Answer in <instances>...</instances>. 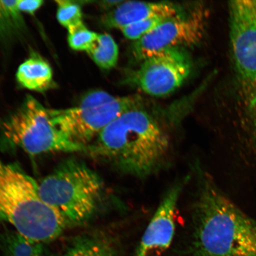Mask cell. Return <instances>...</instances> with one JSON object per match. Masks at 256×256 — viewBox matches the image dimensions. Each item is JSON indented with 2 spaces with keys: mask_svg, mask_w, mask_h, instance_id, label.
I'll return each mask as SVG.
<instances>
[{
  "mask_svg": "<svg viewBox=\"0 0 256 256\" xmlns=\"http://www.w3.org/2000/svg\"><path fill=\"white\" fill-rule=\"evenodd\" d=\"M0 220L21 234L44 244L58 238L67 228L62 218L41 200L37 182L1 158Z\"/></svg>",
  "mask_w": 256,
  "mask_h": 256,
  "instance_id": "cell-4",
  "label": "cell"
},
{
  "mask_svg": "<svg viewBox=\"0 0 256 256\" xmlns=\"http://www.w3.org/2000/svg\"><path fill=\"white\" fill-rule=\"evenodd\" d=\"M0 132L8 142L32 156L87 152L86 147L72 142L54 126L48 108L31 96L0 122Z\"/></svg>",
  "mask_w": 256,
  "mask_h": 256,
  "instance_id": "cell-7",
  "label": "cell"
},
{
  "mask_svg": "<svg viewBox=\"0 0 256 256\" xmlns=\"http://www.w3.org/2000/svg\"><path fill=\"white\" fill-rule=\"evenodd\" d=\"M190 72L188 57L180 49H172L142 60L132 80L146 94L162 97L180 87Z\"/></svg>",
  "mask_w": 256,
  "mask_h": 256,
  "instance_id": "cell-9",
  "label": "cell"
},
{
  "mask_svg": "<svg viewBox=\"0 0 256 256\" xmlns=\"http://www.w3.org/2000/svg\"><path fill=\"white\" fill-rule=\"evenodd\" d=\"M206 10L198 6L193 10L169 18L138 40L134 42V58L142 62L162 51L196 46L204 39L206 30Z\"/></svg>",
  "mask_w": 256,
  "mask_h": 256,
  "instance_id": "cell-8",
  "label": "cell"
},
{
  "mask_svg": "<svg viewBox=\"0 0 256 256\" xmlns=\"http://www.w3.org/2000/svg\"><path fill=\"white\" fill-rule=\"evenodd\" d=\"M0 248L4 256H52L46 244L28 238L14 229L5 228L0 232Z\"/></svg>",
  "mask_w": 256,
  "mask_h": 256,
  "instance_id": "cell-13",
  "label": "cell"
},
{
  "mask_svg": "<svg viewBox=\"0 0 256 256\" xmlns=\"http://www.w3.org/2000/svg\"><path fill=\"white\" fill-rule=\"evenodd\" d=\"M63 256H117L106 239L96 234L76 236L67 246Z\"/></svg>",
  "mask_w": 256,
  "mask_h": 256,
  "instance_id": "cell-14",
  "label": "cell"
},
{
  "mask_svg": "<svg viewBox=\"0 0 256 256\" xmlns=\"http://www.w3.org/2000/svg\"><path fill=\"white\" fill-rule=\"evenodd\" d=\"M188 177L170 188L144 232L136 256H162L170 246L175 232L176 211Z\"/></svg>",
  "mask_w": 256,
  "mask_h": 256,
  "instance_id": "cell-10",
  "label": "cell"
},
{
  "mask_svg": "<svg viewBox=\"0 0 256 256\" xmlns=\"http://www.w3.org/2000/svg\"><path fill=\"white\" fill-rule=\"evenodd\" d=\"M16 78L19 84L32 91L43 92L53 84V72L49 64L32 56L19 66Z\"/></svg>",
  "mask_w": 256,
  "mask_h": 256,
  "instance_id": "cell-12",
  "label": "cell"
},
{
  "mask_svg": "<svg viewBox=\"0 0 256 256\" xmlns=\"http://www.w3.org/2000/svg\"><path fill=\"white\" fill-rule=\"evenodd\" d=\"M232 63V158L256 172V0L228 3Z\"/></svg>",
  "mask_w": 256,
  "mask_h": 256,
  "instance_id": "cell-1",
  "label": "cell"
},
{
  "mask_svg": "<svg viewBox=\"0 0 256 256\" xmlns=\"http://www.w3.org/2000/svg\"><path fill=\"white\" fill-rule=\"evenodd\" d=\"M88 54L100 68L110 70L116 66L119 49L110 34H99L98 40Z\"/></svg>",
  "mask_w": 256,
  "mask_h": 256,
  "instance_id": "cell-16",
  "label": "cell"
},
{
  "mask_svg": "<svg viewBox=\"0 0 256 256\" xmlns=\"http://www.w3.org/2000/svg\"><path fill=\"white\" fill-rule=\"evenodd\" d=\"M42 0H18V6L19 11L34 14L44 4Z\"/></svg>",
  "mask_w": 256,
  "mask_h": 256,
  "instance_id": "cell-20",
  "label": "cell"
},
{
  "mask_svg": "<svg viewBox=\"0 0 256 256\" xmlns=\"http://www.w3.org/2000/svg\"><path fill=\"white\" fill-rule=\"evenodd\" d=\"M142 107L139 96H115L102 90L88 92L76 106L50 110L51 121L73 142L88 146L122 114Z\"/></svg>",
  "mask_w": 256,
  "mask_h": 256,
  "instance_id": "cell-6",
  "label": "cell"
},
{
  "mask_svg": "<svg viewBox=\"0 0 256 256\" xmlns=\"http://www.w3.org/2000/svg\"><path fill=\"white\" fill-rule=\"evenodd\" d=\"M181 11L170 2L124 1L104 14L102 22L106 27L122 30L146 18L156 16L172 17Z\"/></svg>",
  "mask_w": 256,
  "mask_h": 256,
  "instance_id": "cell-11",
  "label": "cell"
},
{
  "mask_svg": "<svg viewBox=\"0 0 256 256\" xmlns=\"http://www.w3.org/2000/svg\"><path fill=\"white\" fill-rule=\"evenodd\" d=\"M199 176L192 213L194 256H256V220L230 199L210 176Z\"/></svg>",
  "mask_w": 256,
  "mask_h": 256,
  "instance_id": "cell-2",
  "label": "cell"
},
{
  "mask_svg": "<svg viewBox=\"0 0 256 256\" xmlns=\"http://www.w3.org/2000/svg\"><path fill=\"white\" fill-rule=\"evenodd\" d=\"M18 0L0 1V40H7L23 31L24 22Z\"/></svg>",
  "mask_w": 256,
  "mask_h": 256,
  "instance_id": "cell-15",
  "label": "cell"
},
{
  "mask_svg": "<svg viewBox=\"0 0 256 256\" xmlns=\"http://www.w3.org/2000/svg\"><path fill=\"white\" fill-rule=\"evenodd\" d=\"M170 150L168 134L140 107L112 122L90 144L87 152L123 174L142 178L162 168Z\"/></svg>",
  "mask_w": 256,
  "mask_h": 256,
  "instance_id": "cell-3",
  "label": "cell"
},
{
  "mask_svg": "<svg viewBox=\"0 0 256 256\" xmlns=\"http://www.w3.org/2000/svg\"><path fill=\"white\" fill-rule=\"evenodd\" d=\"M172 17L156 16L128 26L120 30L124 36L130 40L137 41L146 36L156 27Z\"/></svg>",
  "mask_w": 256,
  "mask_h": 256,
  "instance_id": "cell-19",
  "label": "cell"
},
{
  "mask_svg": "<svg viewBox=\"0 0 256 256\" xmlns=\"http://www.w3.org/2000/svg\"><path fill=\"white\" fill-rule=\"evenodd\" d=\"M68 44L72 49L78 51H88L98 40L99 34L90 30L82 23L68 30Z\"/></svg>",
  "mask_w": 256,
  "mask_h": 256,
  "instance_id": "cell-17",
  "label": "cell"
},
{
  "mask_svg": "<svg viewBox=\"0 0 256 256\" xmlns=\"http://www.w3.org/2000/svg\"><path fill=\"white\" fill-rule=\"evenodd\" d=\"M38 191L41 200L68 227L82 225L95 215L104 186L100 176L86 163L70 158L38 184Z\"/></svg>",
  "mask_w": 256,
  "mask_h": 256,
  "instance_id": "cell-5",
  "label": "cell"
},
{
  "mask_svg": "<svg viewBox=\"0 0 256 256\" xmlns=\"http://www.w3.org/2000/svg\"><path fill=\"white\" fill-rule=\"evenodd\" d=\"M56 18L59 23L67 28L83 23L81 7L74 2L58 0Z\"/></svg>",
  "mask_w": 256,
  "mask_h": 256,
  "instance_id": "cell-18",
  "label": "cell"
}]
</instances>
